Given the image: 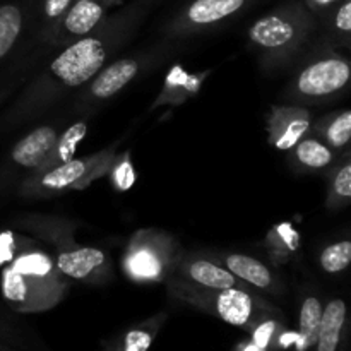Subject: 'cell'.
Returning a JSON list of instances; mask_svg holds the SVG:
<instances>
[{"label":"cell","instance_id":"obj_1","mask_svg":"<svg viewBox=\"0 0 351 351\" xmlns=\"http://www.w3.org/2000/svg\"><path fill=\"white\" fill-rule=\"evenodd\" d=\"M62 288L53 278L50 257L40 252L16 257L2 273V295L19 312H38L53 307Z\"/></svg>","mask_w":351,"mask_h":351},{"label":"cell","instance_id":"obj_2","mask_svg":"<svg viewBox=\"0 0 351 351\" xmlns=\"http://www.w3.org/2000/svg\"><path fill=\"white\" fill-rule=\"evenodd\" d=\"M184 298L237 328H252L257 321L263 319L261 307L252 295L240 288H226V290L204 288V291L184 293Z\"/></svg>","mask_w":351,"mask_h":351},{"label":"cell","instance_id":"obj_3","mask_svg":"<svg viewBox=\"0 0 351 351\" xmlns=\"http://www.w3.org/2000/svg\"><path fill=\"white\" fill-rule=\"evenodd\" d=\"M311 26L307 12L302 5L290 3L276 12L267 14L250 26V40L263 48H283L300 38Z\"/></svg>","mask_w":351,"mask_h":351},{"label":"cell","instance_id":"obj_4","mask_svg":"<svg viewBox=\"0 0 351 351\" xmlns=\"http://www.w3.org/2000/svg\"><path fill=\"white\" fill-rule=\"evenodd\" d=\"M105 64V48L96 38H84L62 51L50 65L51 74L57 75L65 86L84 84Z\"/></svg>","mask_w":351,"mask_h":351},{"label":"cell","instance_id":"obj_5","mask_svg":"<svg viewBox=\"0 0 351 351\" xmlns=\"http://www.w3.org/2000/svg\"><path fill=\"white\" fill-rule=\"evenodd\" d=\"M348 81V62L341 58H324L308 65L298 75L297 88L305 96H328L345 88Z\"/></svg>","mask_w":351,"mask_h":351},{"label":"cell","instance_id":"obj_6","mask_svg":"<svg viewBox=\"0 0 351 351\" xmlns=\"http://www.w3.org/2000/svg\"><path fill=\"white\" fill-rule=\"evenodd\" d=\"M57 132L51 127H38L19 141L12 149V161L26 168H34L43 163L57 144Z\"/></svg>","mask_w":351,"mask_h":351},{"label":"cell","instance_id":"obj_7","mask_svg":"<svg viewBox=\"0 0 351 351\" xmlns=\"http://www.w3.org/2000/svg\"><path fill=\"white\" fill-rule=\"evenodd\" d=\"M249 0H194L182 14L184 26H211L239 12Z\"/></svg>","mask_w":351,"mask_h":351},{"label":"cell","instance_id":"obj_8","mask_svg":"<svg viewBox=\"0 0 351 351\" xmlns=\"http://www.w3.org/2000/svg\"><path fill=\"white\" fill-rule=\"evenodd\" d=\"M346 326V305L339 298H332L322 311L321 328L314 343L315 351H339Z\"/></svg>","mask_w":351,"mask_h":351},{"label":"cell","instance_id":"obj_9","mask_svg":"<svg viewBox=\"0 0 351 351\" xmlns=\"http://www.w3.org/2000/svg\"><path fill=\"white\" fill-rule=\"evenodd\" d=\"M105 7L106 3L103 0H74L64 14L62 26L74 36H84L103 19Z\"/></svg>","mask_w":351,"mask_h":351},{"label":"cell","instance_id":"obj_10","mask_svg":"<svg viewBox=\"0 0 351 351\" xmlns=\"http://www.w3.org/2000/svg\"><path fill=\"white\" fill-rule=\"evenodd\" d=\"M311 122L304 112L298 110H278L271 122V132H273V141L280 149H288L293 147L305 130L308 129Z\"/></svg>","mask_w":351,"mask_h":351},{"label":"cell","instance_id":"obj_11","mask_svg":"<svg viewBox=\"0 0 351 351\" xmlns=\"http://www.w3.org/2000/svg\"><path fill=\"white\" fill-rule=\"evenodd\" d=\"M137 74V62L130 58L115 62L108 65L98 77L95 79L91 86V93L96 98H110L117 95L123 86L129 84Z\"/></svg>","mask_w":351,"mask_h":351},{"label":"cell","instance_id":"obj_12","mask_svg":"<svg viewBox=\"0 0 351 351\" xmlns=\"http://www.w3.org/2000/svg\"><path fill=\"white\" fill-rule=\"evenodd\" d=\"M103 263H105V254L101 250L84 247L71 252H62L57 259V267L62 274H67L74 280H84L93 271L103 266Z\"/></svg>","mask_w":351,"mask_h":351},{"label":"cell","instance_id":"obj_13","mask_svg":"<svg viewBox=\"0 0 351 351\" xmlns=\"http://www.w3.org/2000/svg\"><path fill=\"white\" fill-rule=\"evenodd\" d=\"M185 274L192 283L206 290H226V288H237L239 281L225 267H219L209 261H192L185 266Z\"/></svg>","mask_w":351,"mask_h":351},{"label":"cell","instance_id":"obj_14","mask_svg":"<svg viewBox=\"0 0 351 351\" xmlns=\"http://www.w3.org/2000/svg\"><path fill=\"white\" fill-rule=\"evenodd\" d=\"M226 269L232 274H237L240 280L247 281L252 287L257 288H271L273 287V274L264 266L261 261L249 256H240L233 254L225 259Z\"/></svg>","mask_w":351,"mask_h":351},{"label":"cell","instance_id":"obj_15","mask_svg":"<svg viewBox=\"0 0 351 351\" xmlns=\"http://www.w3.org/2000/svg\"><path fill=\"white\" fill-rule=\"evenodd\" d=\"M322 311L324 307L317 297H307L304 300L300 308V328H298L297 343H295L297 351L312 350L317 339L319 328H321Z\"/></svg>","mask_w":351,"mask_h":351},{"label":"cell","instance_id":"obj_16","mask_svg":"<svg viewBox=\"0 0 351 351\" xmlns=\"http://www.w3.org/2000/svg\"><path fill=\"white\" fill-rule=\"evenodd\" d=\"M86 171H88V163L84 160L64 161L41 177V185L47 189H55V191L72 187L84 177Z\"/></svg>","mask_w":351,"mask_h":351},{"label":"cell","instance_id":"obj_17","mask_svg":"<svg viewBox=\"0 0 351 351\" xmlns=\"http://www.w3.org/2000/svg\"><path fill=\"white\" fill-rule=\"evenodd\" d=\"M23 29V10L16 3L0 5V58L14 47Z\"/></svg>","mask_w":351,"mask_h":351},{"label":"cell","instance_id":"obj_18","mask_svg":"<svg viewBox=\"0 0 351 351\" xmlns=\"http://www.w3.org/2000/svg\"><path fill=\"white\" fill-rule=\"evenodd\" d=\"M158 329H160L158 319L147 321L146 324L136 326V328L129 329L115 345L110 346L106 351H147L156 338Z\"/></svg>","mask_w":351,"mask_h":351},{"label":"cell","instance_id":"obj_19","mask_svg":"<svg viewBox=\"0 0 351 351\" xmlns=\"http://www.w3.org/2000/svg\"><path fill=\"white\" fill-rule=\"evenodd\" d=\"M129 273L137 280H156L161 274V261L156 254L147 247L137 249L127 259Z\"/></svg>","mask_w":351,"mask_h":351},{"label":"cell","instance_id":"obj_20","mask_svg":"<svg viewBox=\"0 0 351 351\" xmlns=\"http://www.w3.org/2000/svg\"><path fill=\"white\" fill-rule=\"evenodd\" d=\"M295 154H297V160L308 168H324L332 160V153L329 151V147L315 139L298 143Z\"/></svg>","mask_w":351,"mask_h":351},{"label":"cell","instance_id":"obj_21","mask_svg":"<svg viewBox=\"0 0 351 351\" xmlns=\"http://www.w3.org/2000/svg\"><path fill=\"white\" fill-rule=\"evenodd\" d=\"M351 263V242H338L326 247L321 254V266L328 273H341Z\"/></svg>","mask_w":351,"mask_h":351},{"label":"cell","instance_id":"obj_22","mask_svg":"<svg viewBox=\"0 0 351 351\" xmlns=\"http://www.w3.org/2000/svg\"><path fill=\"white\" fill-rule=\"evenodd\" d=\"M86 132H88V125H86L84 122H79L74 123L72 127H69L64 132V136H62L60 139H57L53 151L57 149V154L62 160V163L72 160V154H74L77 144L84 139Z\"/></svg>","mask_w":351,"mask_h":351},{"label":"cell","instance_id":"obj_23","mask_svg":"<svg viewBox=\"0 0 351 351\" xmlns=\"http://www.w3.org/2000/svg\"><path fill=\"white\" fill-rule=\"evenodd\" d=\"M326 137L335 147H345L350 143L351 137V113L343 112L332 120L326 130Z\"/></svg>","mask_w":351,"mask_h":351},{"label":"cell","instance_id":"obj_24","mask_svg":"<svg viewBox=\"0 0 351 351\" xmlns=\"http://www.w3.org/2000/svg\"><path fill=\"white\" fill-rule=\"evenodd\" d=\"M278 322L273 319H261L252 326V343L263 350H269L276 339Z\"/></svg>","mask_w":351,"mask_h":351},{"label":"cell","instance_id":"obj_25","mask_svg":"<svg viewBox=\"0 0 351 351\" xmlns=\"http://www.w3.org/2000/svg\"><path fill=\"white\" fill-rule=\"evenodd\" d=\"M335 192L338 197L348 201L351 197V165L346 163L335 178Z\"/></svg>","mask_w":351,"mask_h":351},{"label":"cell","instance_id":"obj_26","mask_svg":"<svg viewBox=\"0 0 351 351\" xmlns=\"http://www.w3.org/2000/svg\"><path fill=\"white\" fill-rule=\"evenodd\" d=\"M74 0H45L43 10L45 16L50 21H57L64 17V14L67 12L69 7L72 5Z\"/></svg>","mask_w":351,"mask_h":351},{"label":"cell","instance_id":"obj_27","mask_svg":"<svg viewBox=\"0 0 351 351\" xmlns=\"http://www.w3.org/2000/svg\"><path fill=\"white\" fill-rule=\"evenodd\" d=\"M335 26L341 33L348 34L351 29V0H343L335 14Z\"/></svg>","mask_w":351,"mask_h":351},{"label":"cell","instance_id":"obj_28","mask_svg":"<svg viewBox=\"0 0 351 351\" xmlns=\"http://www.w3.org/2000/svg\"><path fill=\"white\" fill-rule=\"evenodd\" d=\"M115 180H117V185H119L122 191H125V189H129L130 185L134 184V170L130 168V165L127 163V161L122 165V167L117 168Z\"/></svg>","mask_w":351,"mask_h":351},{"label":"cell","instance_id":"obj_29","mask_svg":"<svg viewBox=\"0 0 351 351\" xmlns=\"http://www.w3.org/2000/svg\"><path fill=\"white\" fill-rule=\"evenodd\" d=\"M307 5L311 7L312 10H322V9H328V7L335 5L338 0H305Z\"/></svg>","mask_w":351,"mask_h":351},{"label":"cell","instance_id":"obj_30","mask_svg":"<svg viewBox=\"0 0 351 351\" xmlns=\"http://www.w3.org/2000/svg\"><path fill=\"white\" fill-rule=\"evenodd\" d=\"M235 351H266V350L259 348V346L254 345L252 341H249V343H240V345L237 346Z\"/></svg>","mask_w":351,"mask_h":351},{"label":"cell","instance_id":"obj_31","mask_svg":"<svg viewBox=\"0 0 351 351\" xmlns=\"http://www.w3.org/2000/svg\"><path fill=\"white\" fill-rule=\"evenodd\" d=\"M103 2H105L106 5H110V3H119V2H122V0H103Z\"/></svg>","mask_w":351,"mask_h":351},{"label":"cell","instance_id":"obj_32","mask_svg":"<svg viewBox=\"0 0 351 351\" xmlns=\"http://www.w3.org/2000/svg\"><path fill=\"white\" fill-rule=\"evenodd\" d=\"M0 351H10V350H5L3 346H0Z\"/></svg>","mask_w":351,"mask_h":351},{"label":"cell","instance_id":"obj_33","mask_svg":"<svg viewBox=\"0 0 351 351\" xmlns=\"http://www.w3.org/2000/svg\"><path fill=\"white\" fill-rule=\"evenodd\" d=\"M0 336H2V332H0Z\"/></svg>","mask_w":351,"mask_h":351}]
</instances>
